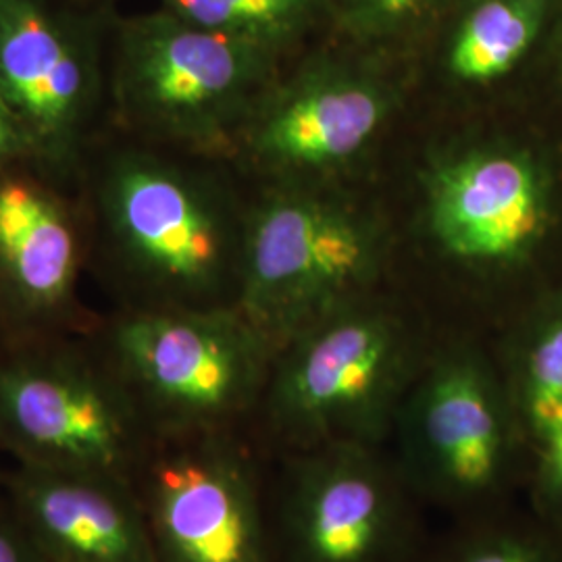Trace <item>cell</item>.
Segmentation results:
<instances>
[{"label":"cell","instance_id":"6da1fadb","mask_svg":"<svg viewBox=\"0 0 562 562\" xmlns=\"http://www.w3.org/2000/svg\"><path fill=\"white\" fill-rule=\"evenodd\" d=\"M83 222L88 250L102 259L130 308H209L236 302L244 215L222 188L127 138L88 150Z\"/></svg>","mask_w":562,"mask_h":562},{"label":"cell","instance_id":"7a4b0ae2","mask_svg":"<svg viewBox=\"0 0 562 562\" xmlns=\"http://www.w3.org/2000/svg\"><path fill=\"white\" fill-rule=\"evenodd\" d=\"M281 63L161 7L115 13L106 115L117 132L144 144L201 155L236 153L246 123L280 80Z\"/></svg>","mask_w":562,"mask_h":562},{"label":"cell","instance_id":"3957f363","mask_svg":"<svg viewBox=\"0 0 562 562\" xmlns=\"http://www.w3.org/2000/svg\"><path fill=\"white\" fill-rule=\"evenodd\" d=\"M419 371L408 323L364 296L281 346L262 394L265 422L290 454L331 443L380 448Z\"/></svg>","mask_w":562,"mask_h":562},{"label":"cell","instance_id":"277c9868","mask_svg":"<svg viewBox=\"0 0 562 562\" xmlns=\"http://www.w3.org/2000/svg\"><path fill=\"white\" fill-rule=\"evenodd\" d=\"M97 348L153 440L229 431L262 401L278 355L234 304L127 308Z\"/></svg>","mask_w":562,"mask_h":562},{"label":"cell","instance_id":"5b68a950","mask_svg":"<svg viewBox=\"0 0 562 562\" xmlns=\"http://www.w3.org/2000/svg\"><path fill=\"white\" fill-rule=\"evenodd\" d=\"M382 259V232L359 209L285 183L244 213L234 306L278 352L364 299Z\"/></svg>","mask_w":562,"mask_h":562},{"label":"cell","instance_id":"8992f818","mask_svg":"<svg viewBox=\"0 0 562 562\" xmlns=\"http://www.w3.org/2000/svg\"><path fill=\"white\" fill-rule=\"evenodd\" d=\"M2 341L0 448L21 467L134 482L153 436L97 344Z\"/></svg>","mask_w":562,"mask_h":562},{"label":"cell","instance_id":"52a82bcc","mask_svg":"<svg viewBox=\"0 0 562 562\" xmlns=\"http://www.w3.org/2000/svg\"><path fill=\"white\" fill-rule=\"evenodd\" d=\"M117 9L81 0H0V97L36 165L78 180L109 113V36Z\"/></svg>","mask_w":562,"mask_h":562},{"label":"cell","instance_id":"ba28073f","mask_svg":"<svg viewBox=\"0 0 562 562\" xmlns=\"http://www.w3.org/2000/svg\"><path fill=\"white\" fill-rule=\"evenodd\" d=\"M394 431L402 480L452 508L494 498L525 436L510 394L471 346L446 348L422 367Z\"/></svg>","mask_w":562,"mask_h":562},{"label":"cell","instance_id":"9c48e42d","mask_svg":"<svg viewBox=\"0 0 562 562\" xmlns=\"http://www.w3.org/2000/svg\"><path fill=\"white\" fill-rule=\"evenodd\" d=\"M157 562H271L250 457L229 431L153 440L134 477Z\"/></svg>","mask_w":562,"mask_h":562},{"label":"cell","instance_id":"30bf717a","mask_svg":"<svg viewBox=\"0 0 562 562\" xmlns=\"http://www.w3.org/2000/svg\"><path fill=\"white\" fill-rule=\"evenodd\" d=\"M394 106L385 60L340 44L276 81L236 150L285 180L338 171L380 138Z\"/></svg>","mask_w":562,"mask_h":562},{"label":"cell","instance_id":"8fae6325","mask_svg":"<svg viewBox=\"0 0 562 562\" xmlns=\"http://www.w3.org/2000/svg\"><path fill=\"white\" fill-rule=\"evenodd\" d=\"M398 467L380 448L331 443L292 454L281 503L290 562H392L411 540Z\"/></svg>","mask_w":562,"mask_h":562},{"label":"cell","instance_id":"7c38bea8","mask_svg":"<svg viewBox=\"0 0 562 562\" xmlns=\"http://www.w3.org/2000/svg\"><path fill=\"white\" fill-rule=\"evenodd\" d=\"M36 162L0 171V338L69 334L80 322L88 234L81 206Z\"/></svg>","mask_w":562,"mask_h":562},{"label":"cell","instance_id":"4fadbf2b","mask_svg":"<svg viewBox=\"0 0 562 562\" xmlns=\"http://www.w3.org/2000/svg\"><path fill=\"white\" fill-rule=\"evenodd\" d=\"M427 223L443 252L469 267L525 259L548 225V181L531 155L475 146L448 155L425 178Z\"/></svg>","mask_w":562,"mask_h":562},{"label":"cell","instance_id":"5bb4252c","mask_svg":"<svg viewBox=\"0 0 562 562\" xmlns=\"http://www.w3.org/2000/svg\"><path fill=\"white\" fill-rule=\"evenodd\" d=\"M7 504L48 562H157L132 480L18 464Z\"/></svg>","mask_w":562,"mask_h":562},{"label":"cell","instance_id":"9a60e30c","mask_svg":"<svg viewBox=\"0 0 562 562\" xmlns=\"http://www.w3.org/2000/svg\"><path fill=\"white\" fill-rule=\"evenodd\" d=\"M552 7L554 0H459L436 38L446 76L462 86L504 80L542 38Z\"/></svg>","mask_w":562,"mask_h":562},{"label":"cell","instance_id":"2e32d148","mask_svg":"<svg viewBox=\"0 0 562 562\" xmlns=\"http://www.w3.org/2000/svg\"><path fill=\"white\" fill-rule=\"evenodd\" d=\"M157 7L281 60L327 32L325 0H159Z\"/></svg>","mask_w":562,"mask_h":562},{"label":"cell","instance_id":"e0dca14e","mask_svg":"<svg viewBox=\"0 0 562 562\" xmlns=\"http://www.w3.org/2000/svg\"><path fill=\"white\" fill-rule=\"evenodd\" d=\"M459 0H325L327 32L383 60L431 46Z\"/></svg>","mask_w":562,"mask_h":562},{"label":"cell","instance_id":"ac0fdd59","mask_svg":"<svg viewBox=\"0 0 562 562\" xmlns=\"http://www.w3.org/2000/svg\"><path fill=\"white\" fill-rule=\"evenodd\" d=\"M522 434L538 443L562 429V306L538 323L508 392Z\"/></svg>","mask_w":562,"mask_h":562},{"label":"cell","instance_id":"d6986e66","mask_svg":"<svg viewBox=\"0 0 562 562\" xmlns=\"http://www.w3.org/2000/svg\"><path fill=\"white\" fill-rule=\"evenodd\" d=\"M429 562H562L554 543L513 527L469 531Z\"/></svg>","mask_w":562,"mask_h":562},{"label":"cell","instance_id":"ffe728a7","mask_svg":"<svg viewBox=\"0 0 562 562\" xmlns=\"http://www.w3.org/2000/svg\"><path fill=\"white\" fill-rule=\"evenodd\" d=\"M533 498L550 521L562 525V429L538 443Z\"/></svg>","mask_w":562,"mask_h":562},{"label":"cell","instance_id":"44dd1931","mask_svg":"<svg viewBox=\"0 0 562 562\" xmlns=\"http://www.w3.org/2000/svg\"><path fill=\"white\" fill-rule=\"evenodd\" d=\"M0 562H48L9 504L0 506Z\"/></svg>","mask_w":562,"mask_h":562},{"label":"cell","instance_id":"7402d4cb","mask_svg":"<svg viewBox=\"0 0 562 562\" xmlns=\"http://www.w3.org/2000/svg\"><path fill=\"white\" fill-rule=\"evenodd\" d=\"M23 162H36L32 144L9 104L0 97V171Z\"/></svg>","mask_w":562,"mask_h":562},{"label":"cell","instance_id":"603a6c76","mask_svg":"<svg viewBox=\"0 0 562 562\" xmlns=\"http://www.w3.org/2000/svg\"><path fill=\"white\" fill-rule=\"evenodd\" d=\"M81 2L92 4V7H102V9H117L120 0H81Z\"/></svg>","mask_w":562,"mask_h":562},{"label":"cell","instance_id":"cb8c5ba5","mask_svg":"<svg viewBox=\"0 0 562 562\" xmlns=\"http://www.w3.org/2000/svg\"><path fill=\"white\" fill-rule=\"evenodd\" d=\"M562 23V21H561ZM561 71H562V27H561Z\"/></svg>","mask_w":562,"mask_h":562}]
</instances>
